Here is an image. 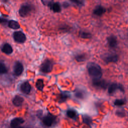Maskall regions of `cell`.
<instances>
[{
	"label": "cell",
	"mask_w": 128,
	"mask_h": 128,
	"mask_svg": "<svg viewBox=\"0 0 128 128\" xmlns=\"http://www.w3.org/2000/svg\"><path fill=\"white\" fill-rule=\"evenodd\" d=\"M88 74L93 78V79L100 78L102 72L100 66L97 64L93 62H89L87 66Z\"/></svg>",
	"instance_id": "6da1fadb"
},
{
	"label": "cell",
	"mask_w": 128,
	"mask_h": 128,
	"mask_svg": "<svg viewBox=\"0 0 128 128\" xmlns=\"http://www.w3.org/2000/svg\"><path fill=\"white\" fill-rule=\"evenodd\" d=\"M33 9L34 7L31 4L28 3L24 4L20 6L19 9V14L22 17H26L32 12Z\"/></svg>",
	"instance_id": "7a4b0ae2"
},
{
	"label": "cell",
	"mask_w": 128,
	"mask_h": 128,
	"mask_svg": "<svg viewBox=\"0 0 128 128\" xmlns=\"http://www.w3.org/2000/svg\"><path fill=\"white\" fill-rule=\"evenodd\" d=\"M53 64L52 60H46L40 66V70L44 73H49L52 72Z\"/></svg>",
	"instance_id": "3957f363"
},
{
	"label": "cell",
	"mask_w": 128,
	"mask_h": 128,
	"mask_svg": "<svg viewBox=\"0 0 128 128\" xmlns=\"http://www.w3.org/2000/svg\"><path fill=\"white\" fill-rule=\"evenodd\" d=\"M102 59L106 64L110 62H116L118 60V56L114 53H107L102 56Z\"/></svg>",
	"instance_id": "277c9868"
},
{
	"label": "cell",
	"mask_w": 128,
	"mask_h": 128,
	"mask_svg": "<svg viewBox=\"0 0 128 128\" xmlns=\"http://www.w3.org/2000/svg\"><path fill=\"white\" fill-rule=\"evenodd\" d=\"M92 84L94 87L96 88L105 90L108 87V83L106 80H102L100 78L93 79L92 81Z\"/></svg>",
	"instance_id": "5b68a950"
},
{
	"label": "cell",
	"mask_w": 128,
	"mask_h": 128,
	"mask_svg": "<svg viewBox=\"0 0 128 128\" xmlns=\"http://www.w3.org/2000/svg\"><path fill=\"white\" fill-rule=\"evenodd\" d=\"M13 38L16 42L20 44L24 43L26 39L25 34L21 31L14 32L13 34Z\"/></svg>",
	"instance_id": "8992f818"
},
{
	"label": "cell",
	"mask_w": 128,
	"mask_h": 128,
	"mask_svg": "<svg viewBox=\"0 0 128 128\" xmlns=\"http://www.w3.org/2000/svg\"><path fill=\"white\" fill-rule=\"evenodd\" d=\"M117 90H120L122 92H124V87L122 84L116 83H112L110 84L108 88V93L109 94H113Z\"/></svg>",
	"instance_id": "52a82bcc"
},
{
	"label": "cell",
	"mask_w": 128,
	"mask_h": 128,
	"mask_svg": "<svg viewBox=\"0 0 128 128\" xmlns=\"http://www.w3.org/2000/svg\"><path fill=\"white\" fill-rule=\"evenodd\" d=\"M24 69L22 64L18 61L16 62L14 66V74L16 76H19L22 73Z\"/></svg>",
	"instance_id": "ba28073f"
},
{
	"label": "cell",
	"mask_w": 128,
	"mask_h": 128,
	"mask_svg": "<svg viewBox=\"0 0 128 128\" xmlns=\"http://www.w3.org/2000/svg\"><path fill=\"white\" fill-rule=\"evenodd\" d=\"M24 122V120L21 118H16L12 119L10 124V128H20V126Z\"/></svg>",
	"instance_id": "9c48e42d"
},
{
	"label": "cell",
	"mask_w": 128,
	"mask_h": 128,
	"mask_svg": "<svg viewBox=\"0 0 128 128\" xmlns=\"http://www.w3.org/2000/svg\"><path fill=\"white\" fill-rule=\"evenodd\" d=\"M54 120H55V118L54 117V116L50 114H48L45 116L43 118L42 123L45 126L48 127H50L52 125L54 121Z\"/></svg>",
	"instance_id": "30bf717a"
},
{
	"label": "cell",
	"mask_w": 128,
	"mask_h": 128,
	"mask_svg": "<svg viewBox=\"0 0 128 128\" xmlns=\"http://www.w3.org/2000/svg\"><path fill=\"white\" fill-rule=\"evenodd\" d=\"M31 89V86L27 81L22 82L20 86V90L21 92L24 94H28L30 92Z\"/></svg>",
	"instance_id": "8fae6325"
},
{
	"label": "cell",
	"mask_w": 128,
	"mask_h": 128,
	"mask_svg": "<svg viewBox=\"0 0 128 128\" xmlns=\"http://www.w3.org/2000/svg\"><path fill=\"white\" fill-rule=\"evenodd\" d=\"M107 42L108 46L111 48H115L118 44L116 38L114 36H110L107 38Z\"/></svg>",
	"instance_id": "7c38bea8"
},
{
	"label": "cell",
	"mask_w": 128,
	"mask_h": 128,
	"mask_svg": "<svg viewBox=\"0 0 128 128\" xmlns=\"http://www.w3.org/2000/svg\"><path fill=\"white\" fill-rule=\"evenodd\" d=\"M106 9L105 8L100 5H98L94 10L93 13L96 16H100L102 14H104L106 12Z\"/></svg>",
	"instance_id": "4fadbf2b"
},
{
	"label": "cell",
	"mask_w": 128,
	"mask_h": 128,
	"mask_svg": "<svg viewBox=\"0 0 128 128\" xmlns=\"http://www.w3.org/2000/svg\"><path fill=\"white\" fill-rule=\"evenodd\" d=\"M1 50L4 53L6 54H10L13 52V49L12 46L8 43H5L2 46Z\"/></svg>",
	"instance_id": "5bb4252c"
},
{
	"label": "cell",
	"mask_w": 128,
	"mask_h": 128,
	"mask_svg": "<svg viewBox=\"0 0 128 128\" xmlns=\"http://www.w3.org/2000/svg\"><path fill=\"white\" fill-rule=\"evenodd\" d=\"M24 101L23 98L18 95H16L12 100V103L16 106H20L22 105Z\"/></svg>",
	"instance_id": "9a60e30c"
},
{
	"label": "cell",
	"mask_w": 128,
	"mask_h": 128,
	"mask_svg": "<svg viewBox=\"0 0 128 128\" xmlns=\"http://www.w3.org/2000/svg\"><path fill=\"white\" fill-rule=\"evenodd\" d=\"M52 10L54 12H59L61 11V6L59 2H54L50 4Z\"/></svg>",
	"instance_id": "2e32d148"
},
{
	"label": "cell",
	"mask_w": 128,
	"mask_h": 128,
	"mask_svg": "<svg viewBox=\"0 0 128 128\" xmlns=\"http://www.w3.org/2000/svg\"><path fill=\"white\" fill-rule=\"evenodd\" d=\"M8 26L14 30H17L20 28V24L19 23L14 20H10L8 22Z\"/></svg>",
	"instance_id": "e0dca14e"
},
{
	"label": "cell",
	"mask_w": 128,
	"mask_h": 128,
	"mask_svg": "<svg viewBox=\"0 0 128 128\" xmlns=\"http://www.w3.org/2000/svg\"><path fill=\"white\" fill-rule=\"evenodd\" d=\"M36 86L38 90L42 91L44 88V80L42 79H38L36 82Z\"/></svg>",
	"instance_id": "ac0fdd59"
},
{
	"label": "cell",
	"mask_w": 128,
	"mask_h": 128,
	"mask_svg": "<svg viewBox=\"0 0 128 128\" xmlns=\"http://www.w3.org/2000/svg\"><path fill=\"white\" fill-rule=\"evenodd\" d=\"M86 56L84 54H79L75 56V59L78 62H82L86 60Z\"/></svg>",
	"instance_id": "d6986e66"
},
{
	"label": "cell",
	"mask_w": 128,
	"mask_h": 128,
	"mask_svg": "<svg viewBox=\"0 0 128 128\" xmlns=\"http://www.w3.org/2000/svg\"><path fill=\"white\" fill-rule=\"evenodd\" d=\"M79 36L82 38L84 39L90 38L92 37V34L90 33L86 32L84 31H80L79 32Z\"/></svg>",
	"instance_id": "ffe728a7"
},
{
	"label": "cell",
	"mask_w": 128,
	"mask_h": 128,
	"mask_svg": "<svg viewBox=\"0 0 128 128\" xmlns=\"http://www.w3.org/2000/svg\"><path fill=\"white\" fill-rule=\"evenodd\" d=\"M8 72V69L6 64L2 62H0V74H5Z\"/></svg>",
	"instance_id": "44dd1931"
},
{
	"label": "cell",
	"mask_w": 128,
	"mask_h": 128,
	"mask_svg": "<svg viewBox=\"0 0 128 128\" xmlns=\"http://www.w3.org/2000/svg\"><path fill=\"white\" fill-rule=\"evenodd\" d=\"M74 96L76 98H78L82 99L84 98L85 94L83 90H76L74 92Z\"/></svg>",
	"instance_id": "7402d4cb"
},
{
	"label": "cell",
	"mask_w": 128,
	"mask_h": 128,
	"mask_svg": "<svg viewBox=\"0 0 128 128\" xmlns=\"http://www.w3.org/2000/svg\"><path fill=\"white\" fill-rule=\"evenodd\" d=\"M126 104L125 99H116L114 102V104L116 106H121Z\"/></svg>",
	"instance_id": "603a6c76"
},
{
	"label": "cell",
	"mask_w": 128,
	"mask_h": 128,
	"mask_svg": "<svg viewBox=\"0 0 128 128\" xmlns=\"http://www.w3.org/2000/svg\"><path fill=\"white\" fill-rule=\"evenodd\" d=\"M76 112L72 110H69L66 112V115L70 118H74L76 116Z\"/></svg>",
	"instance_id": "cb8c5ba5"
},
{
	"label": "cell",
	"mask_w": 128,
	"mask_h": 128,
	"mask_svg": "<svg viewBox=\"0 0 128 128\" xmlns=\"http://www.w3.org/2000/svg\"><path fill=\"white\" fill-rule=\"evenodd\" d=\"M68 94H66L65 92H62L60 94V102H64L68 98Z\"/></svg>",
	"instance_id": "d4e9b609"
},
{
	"label": "cell",
	"mask_w": 128,
	"mask_h": 128,
	"mask_svg": "<svg viewBox=\"0 0 128 128\" xmlns=\"http://www.w3.org/2000/svg\"><path fill=\"white\" fill-rule=\"evenodd\" d=\"M83 120H84V122L87 124H90L92 122L91 118L87 116H83Z\"/></svg>",
	"instance_id": "484cf974"
},
{
	"label": "cell",
	"mask_w": 128,
	"mask_h": 128,
	"mask_svg": "<svg viewBox=\"0 0 128 128\" xmlns=\"http://www.w3.org/2000/svg\"><path fill=\"white\" fill-rule=\"evenodd\" d=\"M116 114L118 116H120V117H124L126 115L124 111L122 110H117L116 112Z\"/></svg>",
	"instance_id": "4316f807"
},
{
	"label": "cell",
	"mask_w": 128,
	"mask_h": 128,
	"mask_svg": "<svg viewBox=\"0 0 128 128\" xmlns=\"http://www.w3.org/2000/svg\"><path fill=\"white\" fill-rule=\"evenodd\" d=\"M8 22L6 19L4 18H0V24H6Z\"/></svg>",
	"instance_id": "83f0119b"
},
{
	"label": "cell",
	"mask_w": 128,
	"mask_h": 128,
	"mask_svg": "<svg viewBox=\"0 0 128 128\" xmlns=\"http://www.w3.org/2000/svg\"><path fill=\"white\" fill-rule=\"evenodd\" d=\"M72 2H74L76 4H77L80 6L81 4H82V1H79V0H72Z\"/></svg>",
	"instance_id": "f1b7e54d"
},
{
	"label": "cell",
	"mask_w": 128,
	"mask_h": 128,
	"mask_svg": "<svg viewBox=\"0 0 128 128\" xmlns=\"http://www.w3.org/2000/svg\"><path fill=\"white\" fill-rule=\"evenodd\" d=\"M62 6H64V8H67V7L69 6V4H68V2H64V3H63Z\"/></svg>",
	"instance_id": "f546056e"
},
{
	"label": "cell",
	"mask_w": 128,
	"mask_h": 128,
	"mask_svg": "<svg viewBox=\"0 0 128 128\" xmlns=\"http://www.w3.org/2000/svg\"></svg>",
	"instance_id": "4dcf8cb0"
}]
</instances>
